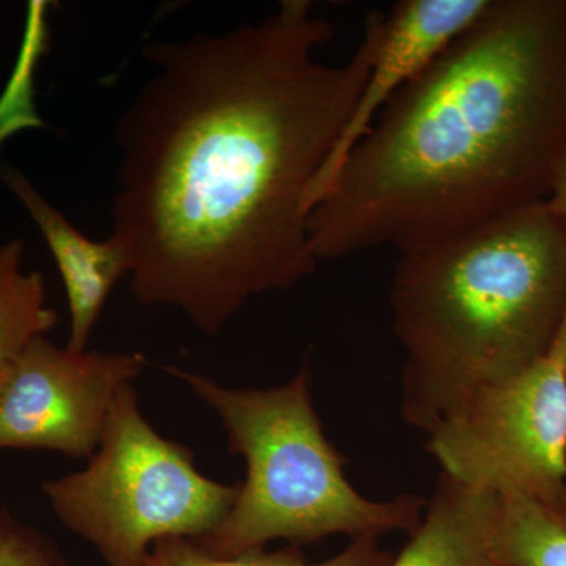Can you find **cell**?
I'll list each match as a JSON object with an SVG mask.
<instances>
[{
	"label": "cell",
	"instance_id": "10",
	"mask_svg": "<svg viewBox=\"0 0 566 566\" xmlns=\"http://www.w3.org/2000/svg\"><path fill=\"white\" fill-rule=\"evenodd\" d=\"M499 495L439 474L419 526L387 566H499L494 531Z\"/></svg>",
	"mask_w": 566,
	"mask_h": 566
},
{
	"label": "cell",
	"instance_id": "16",
	"mask_svg": "<svg viewBox=\"0 0 566 566\" xmlns=\"http://www.w3.org/2000/svg\"><path fill=\"white\" fill-rule=\"evenodd\" d=\"M546 505L551 506V509H553L554 512H557L558 515L565 517L566 520V488L564 491H562L560 494L557 495L556 501L551 502V504Z\"/></svg>",
	"mask_w": 566,
	"mask_h": 566
},
{
	"label": "cell",
	"instance_id": "18",
	"mask_svg": "<svg viewBox=\"0 0 566 566\" xmlns=\"http://www.w3.org/2000/svg\"><path fill=\"white\" fill-rule=\"evenodd\" d=\"M3 371H6V370H0V390H2V385H3Z\"/></svg>",
	"mask_w": 566,
	"mask_h": 566
},
{
	"label": "cell",
	"instance_id": "9",
	"mask_svg": "<svg viewBox=\"0 0 566 566\" xmlns=\"http://www.w3.org/2000/svg\"><path fill=\"white\" fill-rule=\"evenodd\" d=\"M0 181L29 212L54 256L70 311L69 348L85 352L104 304L123 275L132 273L128 252L114 237L93 241L41 196L13 166H0Z\"/></svg>",
	"mask_w": 566,
	"mask_h": 566
},
{
	"label": "cell",
	"instance_id": "19",
	"mask_svg": "<svg viewBox=\"0 0 566 566\" xmlns=\"http://www.w3.org/2000/svg\"><path fill=\"white\" fill-rule=\"evenodd\" d=\"M499 566H504V565H499Z\"/></svg>",
	"mask_w": 566,
	"mask_h": 566
},
{
	"label": "cell",
	"instance_id": "5",
	"mask_svg": "<svg viewBox=\"0 0 566 566\" xmlns=\"http://www.w3.org/2000/svg\"><path fill=\"white\" fill-rule=\"evenodd\" d=\"M41 490L63 526L91 543L106 566H144L159 539L197 542L211 534L229 515L240 483L205 476L191 449L159 434L125 385L87 468Z\"/></svg>",
	"mask_w": 566,
	"mask_h": 566
},
{
	"label": "cell",
	"instance_id": "14",
	"mask_svg": "<svg viewBox=\"0 0 566 566\" xmlns=\"http://www.w3.org/2000/svg\"><path fill=\"white\" fill-rule=\"evenodd\" d=\"M0 566H70L41 532L0 509Z\"/></svg>",
	"mask_w": 566,
	"mask_h": 566
},
{
	"label": "cell",
	"instance_id": "11",
	"mask_svg": "<svg viewBox=\"0 0 566 566\" xmlns=\"http://www.w3.org/2000/svg\"><path fill=\"white\" fill-rule=\"evenodd\" d=\"M24 256L22 240L0 245V370L57 323V314L46 304L43 275L24 273Z\"/></svg>",
	"mask_w": 566,
	"mask_h": 566
},
{
	"label": "cell",
	"instance_id": "1",
	"mask_svg": "<svg viewBox=\"0 0 566 566\" xmlns=\"http://www.w3.org/2000/svg\"><path fill=\"white\" fill-rule=\"evenodd\" d=\"M334 36L312 2L285 0L256 24L145 44L150 80L115 128L111 234L140 304L214 335L315 273L312 192L367 81L374 13L340 65L316 57Z\"/></svg>",
	"mask_w": 566,
	"mask_h": 566
},
{
	"label": "cell",
	"instance_id": "6",
	"mask_svg": "<svg viewBox=\"0 0 566 566\" xmlns=\"http://www.w3.org/2000/svg\"><path fill=\"white\" fill-rule=\"evenodd\" d=\"M441 474L545 504L566 488V337L526 370L472 394L428 431Z\"/></svg>",
	"mask_w": 566,
	"mask_h": 566
},
{
	"label": "cell",
	"instance_id": "17",
	"mask_svg": "<svg viewBox=\"0 0 566 566\" xmlns=\"http://www.w3.org/2000/svg\"><path fill=\"white\" fill-rule=\"evenodd\" d=\"M562 331H564L565 337H566V314L564 316V322H562Z\"/></svg>",
	"mask_w": 566,
	"mask_h": 566
},
{
	"label": "cell",
	"instance_id": "7",
	"mask_svg": "<svg viewBox=\"0 0 566 566\" xmlns=\"http://www.w3.org/2000/svg\"><path fill=\"white\" fill-rule=\"evenodd\" d=\"M145 364L140 353L76 352L35 338L3 371L0 450L91 458L115 395Z\"/></svg>",
	"mask_w": 566,
	"mask_h": 566
},
{
	"label": "cell",
	"instance_id": "2",
	"mask_svg": "<svg viewBox=\"0 0 566 566\" xmlns=\"http://www.w3.org/2000/svg\"><path fill=\"white\" fill-rule=\"evenodd\" d=\"M566 158V2L491 0L354 145L308 219L318 262L405 253L546 202Z\"/></svg>",
	"mask_w": 566,
	"mask_h": 566
},
{
	"label": "cell",
	"instance_id": "8",
	"mask_svg": "<svg viewBox=\"0 0 566 566\" xmlns=\"http://www.w3.org/2000/svg\"><path fill=\"white\" fill-rule=\"evenodd\" d=\"M490 3L491 0H401L389 13L374 11V61L352 117L316 181L312 210L329 191L346 156L387 104L468 31Z\"/></svg>",
	"mask_w": 566,
	"mask_h": 566
},
{
	"label": "cell",
	"instance_id": "3",
	"mask_svg": "<svg viewBox=\"0 0 566 566\" xmlns=\"http://www.w3.org/2000/svg\"><path fill=\"white\" fill-rule=\"evenodd\" d=\"M400 411L431 430L542 359L566 314V232L546 202L401 253L390 283Z\"/></svg>",
	"mask_w": 566,
	"mask_h": 566
},
{
	"label": "cell",
	"instance_id": "4",
	"mask_svg": "<svg viewBox=\"0 0 566 566\" xmlns=\"http://www.w3.org/2000/svg\"><path fill=\"white\" fill-rule=\"evenodd\" d=\"M167 371L210 406L230 452L245 461V480L229 515L211 534L193 539L212 556H240L277 539L300 547L334 535H409L422 521L427 499L374 501L346 479V458L316 415L307 364L292 381L270 389H232L181 368Z\"/></svg>",
	"mask_w": 566,
	"mask_h": 566
},
{
	"label": "cell",
	"instance_id": "13",
	"mask_svg": "<svg viewBox=\"0 0 566 566\" xmlns=\"http://www.w3.org/2000/svg\"><path fill=\"white\" fill-rule=\"evenodd\" d=\"M392 554L378 538H356L342 553L322 562H308L297 547L268 553L259 549L233 557L207 553L191 538H164L151 546L144 566H387Z\"/></svg>",
	"mask_w": 566,
	"mask_h": 566
},
{
	"label": "cell",
	"instance_id": "12",
	"mask_svg": "<svg viewBox=\"0 0 566 566\" xmlns=\"http://www.w3.org/2000/svg\"><path fill=\"white\" fill-rule=\"evenodd\" d=\"M495 556L504 566H566V520L539 499L499 495Z\"/></svg>",
	"mask_w": 566,
	"mask_h": 566
},
{
	"label": "cell",
	"instance_id": "15",
	"mask_svg": "<svg viewBox=\"0 0 566 566\" xmlns=\"http://www.w3.org/2000/svg\"><path fill=\"white\" fill-rule=\"evenodd\" d=\"M546 203L562 222L566 232V158L554 177L553 188H551Z\"/></svg>",
	"mask_w": 566,
	"mask_h": 566
}]
</instances>
